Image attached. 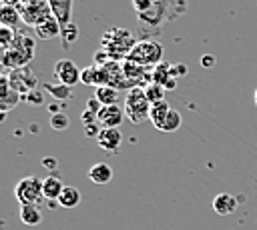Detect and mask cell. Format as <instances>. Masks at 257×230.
I'll return each instance as SVG.
<instances>
[{
    "mask_svg": "<svg viewBox=\"0 0 257 230\" xmlns=\"http://www.w3.org/2000/svg\"><path fill=\"white\" fill-rule=\"evenodd\" d=\"M20 18L28 28H36L40 22H44L48 16H52V10L48 6V0H32L28 4L18 6Z\"/></svg>",
    "mask_w": 257,
    "mask_h": 230,
    "instance_id": "cell-7",
    "label": "cell"
},
{
    "mask_svg": "<svg viewBox=\"0 0 257 230\" xmlns=\"http://www.w3.org/2000/svg\"><path fill=\"white\" fill-rule=\"evenodd\" d=\"M80 82L86 84V86L96 88V86H104V84H108V78H106V72H104L102 66L92 64V66H86V68L80 70Z\"/></svg>",
    "mask_w": 257,
    "mask_h": 230,
    "instance_id": "cell-13",
    "label": "cell"
},
{
    "mask_svg": "<svg viewBox=\"0 0 257 230\" xmlns=\"http://www.w3.org/2000/svg\"><path fill=\"white\" fill-rule=\"evenodd\" d=\"M181 124H183V116H181V112L175 110V108H171V112L167 114V118H165V122L161 124L159 130H163V132H175V130L181 128Z\"/></svg>",
    "mask_w": 257,
    "mask_h": 230,
    "instance_id": "cell-27",
    "label": "cell"
},
{
    "mask_svg": "<svg viewBox=\"0 0 257 230\" xmlns=\"http://www.w3.org/2000/svg\"><path fill=\"white\" fill-rule=\"evenodd\" d=\"M149 112H151V102L145 94L143 86H137L133 90L126 92L124 98V114L133 124H143L145 120H149Z\"/></svg>",
    "mask_w": 257,
    "mask_h": 230,
    "instance_id": "cell-5",
    "label": "cell"
},
{
    "mask_svg": "<svg viewBox=\"0 0 257 230\" xmlns=\"http://www.w3.org/2000/svg\"><path fill=\"white\" fill-rule=\"evenodd\" d=\"M72 86H66V84H62V82H46V84H42V90H46L52 98H56V100H68V98H72V90H70Z\"/></svg>",
    "mask_w": 257,
    "mask_h": 230,
    "instance_id": "cell-22",
    "label": "cell"
},
{
    "mask_svg": "<svg viewBox=\"0 0 257 230\" xmlns=\"http://www.w3.org/2000/svg\"><path fill=\"white\" fill-rule=\"evenodd\" d=\"M18 102H22V96H20L16 90H12V86H10V82H8V74L4 72L2 78H0V110L6 114V112L12 110Z\"/></svg>",
    "mask_w": 257,
    "mask_h": 230,
    "instance_id": "cell-12",
    "label": "cell"
},
{
    "mask_svg": "<svg viewBox=\"0 0 257 230\" xmlns=\"http://www.w3.org/2000/svg\"><path fill=\"white\" fill-rule=\"evenodd\" d=\"M56 164H58L56 158H50V156L48 158H42V166L48 168V170H56Z\"/></svg>",
    "mask_w": 257,
    "mask_h": 230,
    "instance_id": "cell-36",
    "label": "cell"
},
{
    "mask_svg": "<svg viewBox=\"0 0 257 230\" xmlns=\"http://www.w3.org/2000/svg\"><path fill=\"white\" fill-rule=\"evenodd\" d=\"M171 112V104L167 100H161L157 104H151V112H149V120L153 122L155 128H161V124L165 122L167 114Z\"/></svg>",
    "mask_w": 257,
    "mask_h": 230,
    "instance_id": "cell-20",
    "label": "cell"
},
{
    "mask_svg": "<svg viewBox=\"0 0 257 230\" xmlns=\"http://www.w3.org/2000/svg\"><path fill=\"white\" fill-rule=\"evenodd\" d=\"M16 32H18L16 28L0 26V44H2V48H4V50L12 46V42H14V38H16Z\"/></svg>",
    "mask_w": 257,
    "mask_h": 230,
    "instance_id": "cell-30",
    "label": "cell"
},
{
    "mask_svg": "<svg viewBox=\"0 0 257 230\" xmlns=\"http://www.w3.org/2000/svg\"><path fill=\"white\" fill-rule=\"evenodd\" d=\"M94 98L102 104V106H110V104H116L118 102V90L110 84H104V86H96L94 88Z\"/></svg>",
    "mask_w": 257,
    "mask_h": 230,
    "instance_id": "cell-19",
    "label": "cell"
},
{
    "mask_svg": "<svg viewBox=\"0 0 257 230\" xmlns=\"http://www.w3.org/2000/svg\"><path fill=\"white\" fill-rule=\"evenodd\" d=\"M54 78H56V82H62L66 86H74L76 82H80V68L72 60L62 58L54 64Z\"/></svg>",
    "mask_w": 257,
    "mask_h": 230,
    "instance_id": "cell-9",
    "label": "cell"
},
{
    "mask_svg": "<svg viewBox=\"0 0 257 230\" xmlns=\"http://www.w3.org/2000/svg\"><path fill=\"white\" fill-rule=\"evenodd\" d=\"M80 200H82V196H80V190L78 188H74V186H64V190H62V194H60V198L56 200L62 208H74V206H78L80 204Z\"/></svg>",
    "mask_w": 257,
    "mask_h": 230,
    "instance_id": "cell-23",
    "label": "cell"
},
{
    "mask_svg": "<svg viewBox=\"0 0 257 230\" xmlns=\"http://www.w3.org/2000/svg\"><path fill=\"white\" fill-rule=\"evenodd\" d=\"M34 46H36L34 38L28 36L26 32L18 30L12 46L6 48L4 54H2V68L8 72V70H14V68L28 66V62L34 58Z\"/></svg>",
    "mask_w": 257,
    "mask_h": 230,
    "instance_id": "cell-3",
    "label": "cell"
},
{
    "mask_svg": "<svg viewBox=\"0 0 257 230\" xmlns=\"http://www.w3.org/2000/svg\"><path fill=\"white\" fill-rule=\"evenodd\" d=\"M62 190H64V184H62V180L58 178V176H46L44 178V186H42V192H44V198L46 200H58L60 198V194H62Z\"/></svg>",
    "mask_w": 257,
    "mask_h": 230,
    "instance_id": "cell-18",
    "label": "cell"
},
{
    "mask_svg": "<svg viewBox=\"0 0 257 230\" xmlns=\"http://www.w3.org/2000/svg\"><path fill=\"white\" fill-rule=\"evenodd\" d=\"M80 120H82V124H84V126H90V124H98L96 112H92V110H88V108H84V110L80 112Z\"/></svg>",
    "mask_w": 257,
    "mask_h": 230,
    "instance_id": "cell-32",
    "label": "cell"
},
{
    "mask_svg": "<svg viewBox=\"0 0 257 230\" xmlns=\"http://www.w3.org/2000/svg\"><path fill=\"white\" fill-rule=\"evenodd\" d=\"M175 86H177V78H175V76H171V78L167 80V84H165L163 88H165V90H173Z\"/></svg>",
    "mask_w": 257,
    "mask_h": 230,
    "instance_id": "cell-37",
    "label": "cell"
},
{
    "mask_svg": "<svg viewBox=\"0 0 257 230\" xmlns=\"http://www.w3.org/2000/svg\"><path fill=\"white\" fill-rule=\"evenodd\" d=\"M4 72H6V70H4ZM6 74H8V82H10L12 90H16L20 96H26L28 92L36 90V86H38V76H36L34 70H30L28 66L8 70Z\"/></svg>",
    "mask_w": 257,
    "mask_h": 230,
    "instance_id": "cell-8",
    "label": "cell"
},
{
    "mask_svg": "<svg viewBox=\"0 0 257 230\" xmlns=\"http://www.w3.org/2000/svg\"><path fill=\"white\" fill-rule=\"evenodd\" d=\"M137 44L133 32L128 28H120V26H112L108 30H104L102 38H100V48L110 56V60H118L122 62L128 52L133 50V46Z\"/></svg>",
    "mask_w": 257,
    "mask_h": 230,
    "instance_id": "cell-2",
    "label": "cell"
},
{
    "mask_svg": "<svg viewBox=\"0 0 257 230\" xmlns=\"http://www.w3.org/2000/svg\"><path fill=\"white\" fill-rule=\"evenodd\" d=\"M88 180L94 182V184H108L112 180V168L106 164V162H96L90 166L88 170Z\"/></svg>",
    "mask_w": 257,
    "mask_h": 230,
    "instance_id": "cell-17",
    "label": "cell"
},
{
    "mask_svg": "<svg viewBox=\"0 0 257 230\" xmlns=\"http://www.w3.org/2000/svg\"><path fill=\"white\" fill-rule=\"evenodd\" d=\"M86 108H88V110H92V112H96V114H98V110H100V108H102V104H100V102H98V100H96V98H94V96H92V98H88V100H86Z\"/></svg>",
    "mask_w": 257,
    "mask_h": 230,
    "instance_id": "cell-35",
    "label": "cell"
},
{
    "mask_svg": "<svg viewBox=\"0 0 257 230\" xmlns=\"http://www.w3.org/2000/svg\"><path fill=\"white\" fill-rule=\"evenodd\" d=\"M34 32H36V38H40V40H52V38L60 36V24L54 16H48L44 22H40L34 28Z\"/></svg>",
    "mask_w": 257,
    "mask_h": 230,
    "instance_id": "cell-16",
    "label": "cell"
},
{
    "mask_svg": "<svg viewBox=\"0 0 257 230\" xmlns=\"http://www.w3.org/2000/svg\"><path fill=\"white\" fill-rule=\"evenodd\" d=\"M20 2L22 0H2V6H14V8H18Z\"/></svg>",
    "mask_w": 257,
    "mask_h": 230,
    "instance_id": "cell-38",
    "label": "cell"
},
{
    "mask_svg": "<svg viewBox=\"0 0 257 230\" xmlns=\"http://www.w3.org/2000/svg\"><path fill=\"white\" fill-rule=\"evenodd\" d=\"M215 62H217V60H215L213 54H203V56H201V66H203V68H213Z\"/></svg>",
    "mask_w": 257,
    "mask_h": 230,
    "instance_id": "cell-33",
    "label": "cell"
},
{
    "mask_svg": "<svg viewBox=\"0 0 257 230\" xmlns=\"http://www.w3.org/2000/svg\"><path fill=\"white\" fill-rule=\"evenodd\" d=\"M42 186H44V180H40L38 176H24L16 182L14 196L22 206L24 204H38L44 198Z\"/></svg>",
    "mask_w": 257,
    "mask_h": 230,
    "instance_id": "cell-6",
    "label": "cell"
},
{
    "mask_svg": "<svg viewBox=\"0 0 257 230\" xmlns=\"http://www.w3.org/2000/svg\"><path fill=\"white\" fill-rule=\"evenodd\" d=\"M253 98H255V106H257V88H255V96Z\"/></svg>",
    "mask_w": 257,
    "mask_h": 230,
    "instance_id": "cell-39",
    "label": "cell"
},
{
    "mask_svg": "<svg viewBox=\"0 0 257 230\" xmlns=\"http://www.w3.org/2000/svg\"><path fill=\"white\" fill-rule=\"evenodd\" d=\"M20 20H22V18H20L18 8H14V6H2V8H0V24H2V26L14 28Z\"/></svg>",
    "mask_w": 257,
    "mask_h": 230,
    "instance_id": "cell-26",
    "label": "cell"
},
{
    "mask_svg": "<svg viewBox=\"0 0 257 230\" xmlns=\"http://www.w3.org/2000/svg\"><path fill=\"white\" fill-rule=\"evenodd\" d=\"M124 110L118 104H110V106H102L96 114L98 118V126L102 128H118L124 122Z\"/></svg>",
    "mask_w": 257,
    "mask_h": 230,
    "instance_id": "cell-10",
    "label": "cell"
},
{
    "mask_svg": "<svg viewBox=\"0 0 257 230\" xmlns=\"http://www.w3.org/2000/svg\"><path fill=\"white\" fill-rule=\"evenodd\" d=\"M50 128L52 130H56V132H62V130H66L68 126H70V118L66 116V112L62 110V112H56V114H50Z\"/></svg>",
    "mask_w": 257,
    "mask_h": 230,
    "instance_id": "cell-29",
    "label": "cell"
},
{
    "mask_svg": "<svg viewBox=\"0 0 257 230\" xmlns=\"http://www.w3.org/2000/svg\"><path fill=\"white\" fill-rule=\"evenodd\" d=\"M20 220L26 226H38L42 222V212H40L38 204H24V206H20Z\"/></svg>",
    "mask_w": 257,
    "mask_h": 230,
    "instance_id": "cell-21",
    "label": "cell"
},
{
    "mask_svg": "<svg viewBox=\"0 0 257 230\" xmlns=\"http://www.w3.org/2000/svg\"><path fill=\"white\" fill-rule=\"evenodd\" d=\"M28 2H32V0H22V2H20V4H28Z\"/></svg>",
    "mask_w": 257,
    "mask_h": 230,
    "instance_id": "cell-40",
    "label": "cell"
},
{
    "mask_svg": "<svg viewBox=\"0 0 257 230\" xmlns=\"http://www.w3.org/2000/svg\"><path fill=\"white\" fill-rule=\"evenodd\" d=\"M239 202H241V196H233V194L221 192V194H217L213 198V210L217 214H221V216H229V214H233L237 210Z\"/></svg>",
    "mask_w": 257,
    "mask_h": 230,
    "instance_id": "cell-14",
    "label": "cell"
},
{
    "mask_svg": "<svg viewBox=\"0 0 257 230\" xmlns=\"http://www.w3.org/2000/svg\"><path fill=\"white\" fill-rule=\"evenodd\" d=\"M171 76H173V74H171V64L165 62V60H163L161 64H157L155 68H151V82H155V84L165 86Z\"/></svg>",
    "mask_w": 257,
    "mask_h": 230,
    "instance_id": "cell-24",
    "label": "cell"
},
{
    "mask_svg": "<svg viewBox=\"0 0 257 230\" xmlns=\"http://www.w3.org/2000/svg\"><path fill=\"white\" fill-rule=\"evenodd\" d=\"M48 6L52 10V16L58 20L60 28L72 22V0H48Z\"/></svg>",
    "mask_w": 257,
    "mask_h": 230,
    "instance_id": "cell-15",
    "label": "cell"
},
{
    "mask_svg": "<svg viewBox=\"0 0 257 230\" xmlns=\"http://www.w3.org/2000/svg\"><path fill=\"white\" fill-rule=\"evenodd\" d=\"M141 38L157 36L169 22L181 18L189 4L187 0H131Z\"/></svg>",
    "mask_w": 257,
    "mask_h": 230,
    "instance_id": "cell-1",
    "label": "cell"
},
{
    "mask_svg": "<svg viewBox=\"0 0 257 230\" xmlns=\"http://www.w3.org/2000/svg\"><path fill=\"white\" fill-rule=\"evenodd\" d=\"M171 74L177 78V76H185L187 74V66L185 64H171Z\"/></svg>",
    "mask_w": 257,
    "mask_h": 230,
    "instance_id": "cell-34",
    "label": "cell"
},
{
    "mask_svg": "<svg viewBox=\"0 0 257 230\" xmlns=\"http://www.w3.org/2000/svg\"><path fill=\"white\" fill-rule=\"evenodd\" d=\"M165 92L167 90L161 84H155V82H151V84L145 86V94H147V98H149L151 104H157V102L165 100Z\"/></svg>",
    "mask_w": 257,
    "mask_h": 230,
    "instance_id": "cell-28",
    "label": "cell"
},
{
    "mask_svg": "<svg viewBox=\"0 0 257 230\" xmlns=\"http://www.w3.org/2000/svg\"><path fill=\"white\" fill-rule=\"evenodd\" d=\"M78 34H80V32H78V26H76L74 22L62 26V28H60V44H62V48L68 50V48L72 46V42H76Z\"/></svg>",
    "mask_w": 257,
    "mask_h": 230,
    "instance_id": "cell-25",
    "label": "cell"
},
{
    "mask_svg": "<svg viewBox=\"0 0 257 230\" xmlns=\"http://www.w3.org/2000/svg\"><path fill=\"white\" fill-rule=\"evenodd\" d=\"M163 54H165V48L161 42H157L155 38H141L137 40V44L133 46L126 58L137 64H143L145 68H155L157 64L163 62Z\"/></svg>",
    "mask_w": 257,
    "mask_h": 230,
    "instance_id": "cell-4",
    "label": "cell"
},
{
    "mask_svg": "<svg viewBox=\"0 0 257 230\" xmlns=\"http://www.w3.org/2000/svg\"><path fill=\"white\" fill-rule=\"evenodd\" d=\"M22 102H28V104H32V106H42L44 104V90H32V92H28L26 96H22Z\"/></svg>",
    "mask_w": 257,
    "mask_h": 230,
    "instance_id": "cell-31",
    "label": "cell"
},
{
    "mask_svg": "<svg viewBox=\"0 0 257 230\" xmlns=\"http://www.w3.org/2000/svg\"><path fill=\"white\" fill-rule=\"evenodd\" d=\"M94 140L104 152L114 154V152H118V148L122 144V134H120L118 128H100V132Z\"/></svg>",
    "mask_w": 257,
    "mask_h": 230,
    "instance_id": "cell-11",
    "label": "cell"
}]
</instances>
